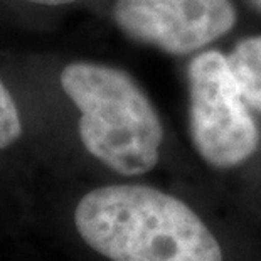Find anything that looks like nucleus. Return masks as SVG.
<instances>
[{
  "mask_svg": "<svg viewBox=\"0 0 261 261\" xmlns=\"http://www.w3.org/2000/svg\"><path fill=\"white\" fill-rule=\"evenodd\" d=\"M73 223L81 240L110 261H224L223 248L179 197L142 184L91 189Z\"/></svg>",
  "mask_w": 261,
  "mask_h": 261,
  "instance_id": "f257e3e1",
  "label": "nucleus"
},
{
  "mask_svg": "<svg viewBox=\"0 0 261 261\" xmlns=\"http://www.w3.org/2000/svg\"><path fill=\"white\" fill-rule=\"evenodd\" d=\"M58 86L76 110L77 138L94 160L123 177L143 175L157 165L164 125L130 73L76 59L59 69Z\"/></svg>",
  "mask_w": 261,
  "mask_h": 261,
  "instance_id": "f03ea898",
  "label": "nucleus"
},
{
  "mask_svg": "<svg viewBox=\"0 0 261 261\" xmlns=\"http://www.w3.org/2000/svg\"><path fill=\"white\" fill-rule=\"evenodd\" d=\"M189 132L199 157L214 169L246 164L259 147V130L227 56L202 51L187 69Z\"/></svg>",
  "mask_w": 261,
  "mask_h": 261,
  "instance_id": "7ed1b4c3",
  "label": "nucleus"
},
{
  "mask_svg": "<svg viewBox=\"0 0 261 261\" xmlns=\"http://www.w3.org/2000/svg\"><path fill=\"white\" fill-rule=\"evenodd\" d=\"M112 19L132 41L186 56L226 36L238 12L231 0H115Z\"/></svg>",
  "mask_w": 261,
  "mask_h": 261,
  "instance_id": "20e7f679",
  "label": "nucleus"
},
{
  "mask_svg": "<svg viewBox=\"0 0 261 261\" xmlns=\"http://www.w3.org/2000/svg\"><path fill=\"white\" fill-rule=\"evenodd\" d=\"M25 107L22 101L17 66L0 51V153L17 147L25 135Z\"/></svg>",
  "mask_w": 261,
  "mask_h": 261,
  "instance_id": "39448f33",
  "label": "nucleus"
},
{
  "mask_svg": "<svg viewBox=\"0 0 261 261\" xmlns=\"http://www.w3.org/2000/svg\"><path fill=\"white\" fill-rule=\"evenodd\" d=\"M227 63L249 108L261 115V36L236 42L227 54Z\"/></svg>",
  "mask_w": 261,
  "mask_h": 261,
  "instance_id": "423d86ee",
  "label": "nucleus"
},
{
  "mask_svg": "<svg viewBox=\"0 0 261 261\" xmlns=\"http://www.w3.org/2000/svg\"><path fill=\"white\" fill-rule=\"evenodd\" d=\"M81 2V0H0V24L5 25V20L20 14L24 10L34 9H61Z\"/></svg>",
  "mask_w": 261,
  "mask_h": 261,
  "instance_id": "0eeeda50",
  "label": "nucleus"
},
{
  "mask_svg": "<svg viewBox=\"0 0 261 261\" xmlns=\"http://www.w3.org/2000/svg\"><path fill=\"white\" fill-rule=\"evenodd\" d=\"M254 2H256V5H258V7H261V0H254Z\"/></svg>",
  "mask_w": 261,
  "mask_h": 261,
  "instance_id": "6e6552de",
  "label": "nucleus"
}]
</instances>
